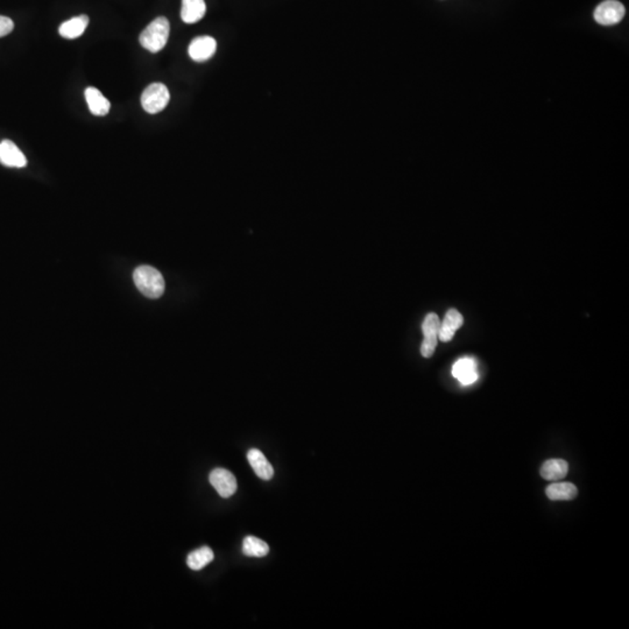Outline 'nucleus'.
Segmentation results:
<instances>
[{
  "label": "nucleus",
  "mask_w": 629,
  "mask_h": 629,
  "mask_svg": "<svg viewBox=\"0 0 629 629\" xmlns=\"http://www.w3.org/2000/svg\"><path fill=\"white\" fill-rule=\"evenodd\" d=\"M133 281L139 292L151 300H156L165 293V279L154 267L139 266L135 268Z\"/></svg>",
  "instance_id": "f257e3e1"
},
{
  "label": "nucleus",
  "mask_w": 629,
  "mask_h": 629,
  "mask_svg": "<svg viewBox=\"0 0 629 629\" xmlns=\"http://www.w3.org/2000/svg\"><path fill=\"white\" fill-rule=\"evenodd\" d=\"M169 32H170V25H169L168 19L165 17H158L151 21L145 30H142L139 41H140L142 47L147 51L151 53H158L166 47V44L168 42Z\"/></svg>",
  "instance_id": "f03ea898"
},
{
  "label": "nucleus",
  "mask_w": 629,
  "mask_h": 629,
  "mask_svg": "<svg viewBox=\"0 0 629 629\" xmlns=\"http://www.w3.org/2000/svg\"><path fill=\"white\" fill-rule=\"evenodd\" d=\"M170 101L168 89L162 83H153L142 94V108L149 115H156L165 110Z\"/></svg>",
  "instance_id": "7ed1b4c3"
},
{
  "label": "nucleus",
  "mask_w": 629,
  "mask_h": 629,
  "mask_svg": "<svg viewBox=\"0 0 629 629\" xmlns=\"http://www.w3.org/2000/svg\"><path fill=\"white\" fill-rule=\"evenodd\" d=\"M625 6L618 0L602 1L594 11V20L602 26H613L619 24L625 18Z\"/></svg>",
  "instance_id": "20e7f679"
},
{
  "label": "nucleus",
  "mask_w": 629,
  "mask_h": 629,
  "mask_svg": "<svg viewBox=\"0 0 629 629\" xmlns=\"http://www.w3.org/2000/svg\"><path fill=\"white\" fill-rule=\"evenodd\" d=\"M440 327L441 322L437 315L434 313H428L422 324L424 340L421 347V354L424 358H430L434 354L435 349L437 347Z\"/></svg>",
  "instance_id": "39448f33"
},
{
  "label": "nucleus",
  "mask_w": 629,
  "mask_h": 629,
  "mask_svg": "<svg viewBox=\"0 0 629 629\" xmlns=\"http://www.w3.org/2000/svg\"><path fill=\"white\" fill-rule=\"evenodd\" d=\"M210 484L222 498H230L236 493L237 479L225 468H215L209 475Z\"/></svg>",
  "instance_id": "423d86ee"
},
{
  "label": "nucleus",
  "mask_w": 629,
  "mask_h": 629,
  "mask_svg": "<svg viewBox=\"0 0 629 629\" xmlns=\"http://www.w3.org/2000/svg\"><path fill=\"white\" fill-rule=\"evenodd\" d=\"M217 42L209 35L199 37L190 42L188 48L189 56L195 62H206L216 54Z\"/></svg>",
  "instance_id": "0eeeda50"
},
{
  "label": "nucleus",
  "mask_w": 629,
  "mask_h": 629,
  "mask_svg": "<svg viewBox=\"0 0 629 629\" xmlns=\"http://www.w3.org/2000/svg\"><path fill=\"white\" fill-rule=\"evenodd\" d=\"M0 163L10 168H24L27 158L13 142L3 140L0 142Z\"/></svg>",
  "instance_id": "6e6552de"
},
{
  "label": "nucleus",
  "mask_w": 629,
  "mask_h": 629,
  "mask_svg": "<svg viewBox=\"0 0 629 629\" xmlns=\"http://www.w3.org/2000/svg\"><path fill=\"white\" fill-rule=\"evenodd\" d=\"M452 374L463 385H471L478 380L477 363L473 358H461L452 367Z\"/></svg>",
  "instance_id": "1a4fd4ad"
},
{
  "label": "nucleus",
  "mask_w": 629,
  "mask_h": 629,
  "mask_svg": "<svg viewBox=\"0 0 629 629\" xmlns=\"http://www.w3.org/2000/svg\"><path fill=\"white\" fill-rule=\"evenodd\" d=\"M247 459L252 466L253 471L263 480H270L274 475V470L265 454L259 449H251L247 454Z\"/></svg>",
  "instance_id": "9d476101"
},
{
  "label": "nucleus",
  "mask_w": 629,
  "mask_h": 629,
  "mask_svg": "<svg viewBox=\"0 0 629 629\" xmlns=\"http://www.w3.org/2000/svg\"><path fill=\"white\" fill-rule=\"evenodd\" d=\"M85 96L89 105V110L92 115L104 117L110 112V108H111L110 101L98 89L92 88V87L85 89Z\"/></svg>",
  "instance_id": "9b49d317"
},
{
  "label": "nucleus",
  "mask_w": 629,
  "mask_h": 629,
  "mask_svg": "<svg viewBox=\"0 0 629 629\" xmlns=\"http://www.w3.org/2000/svg\"><path fill=\"white\" fill-rule=\"evenodd\" d=\"M89 17L85 14L78 15V17L71 18L70 20L64 21L58 28V33L61 37L68 40H74L77 37H82L85 30L88 27Z\"/></svg>",
  "instance_id": "f8f14e48"
},
{
  "label": "nucleus",
  "mask_w": 629,
  "mask_h": 629,
  "mask_svg": "<svg viewBox=\"0 0 629 629\" xmlns=\"http://www.w3.org/2000/svg\"><path fill=\"white\" fill-rule=\"evenodd\" d=\"M204 0H182L181 19L185 24H196L206 15Z\"/></svg>",
  "instance_id": "ddd939ff"
},
{
  "label": "nucleus",
  "mask_w": 629,
  "mask_h": 629,
  "mask_svg": "<svg viewBox=\"0 0 629 629\" xmlns=\"http://www.w3.org/2000/svg\"><path fill=\"white\" fill-rule=\"evenodd\" d=\"M463 316L459 311L456 309L449 310L445 315L444 320L442 322L440 327V332H438V340L442 342L448 343L454 336V331L459 329L463 325Z\"/></svg>",
  "instance_id": "4468645a"
},
{
  "label": "nucleus",
  "mask_w": 629,
  "mask_h": 629,
  "mask_svg": "<svg viewBox=\"0 0 629 629\" xmlns=\"http://www.w3.org/2000/svg\"><path fill=\"white\" fill-rule=\"evenodd\" d=\"M545 493L552 502H570L578 495V490L572 482H555L549 485Z\"/></svg>",
  "instance_id": "2eb2a0df"
},
{
  "label": "nucleus",
  "mask_w": 629,
  "mask_h": 629,
  "mask_svg": "<svg viewBox=\"0 0 629 629\" xmlns=\"http://www.w3.org/2000/svg\"><path fill=\"white\" fill-rule=\"evenodd\" d=\"M569 472V464L563 459H549L542 465L541 477L545 480L557 481L566 478Z\"/></svg>",
  "instance_id": "dca6fc26"
},
{
  "label": "nucleus",
  "mask_w": 629,
  "mask_h": 629,
  "mask_svg": "<svg viewBox=\"0 0 629 629\" xmlns=\"http://www.w3.org/2000/svg\"><path fill=\"white\" fill-rule=\"evenodd\" d=\"M213 557L215 555L209 547H202V548L194 550L189 554L187 557V564L190 569L199 571L211 563L213 561Z\"/></svg>",
  "instance_id": "f3484780"
},
{
  "label": "nucleus",
  "mask_w": 629,
  "mask_h": 629,
  "mask_svg": "<svg viewBox=\"0 0 629 629\" xmlns=\"http://www.w3.org/2000/svg\"><path fill=\"white\" fill-rule=\"evenodd\" d=\"M242 552L249 557H265L270 552V547L263 540L247 536L242 542Z\"/></svg>",
  "instance_id": "a211bd4d"
},
{
  "label": "nucleus",
  "mask_w": 629,
  "mask_h": 629,
  "mask_svg": "<svg viewBox=\"0 0 629 629\" xmlns=\"http://www.w3.org/2000/svg\"><path fill=\"white\" fill-rule=\"evenodd\" d=\"M13 30V20L11 18L0 15V37H6Z\"/></svg>",
  "instance_id": "6ab92c4d"
}]
</instances>
